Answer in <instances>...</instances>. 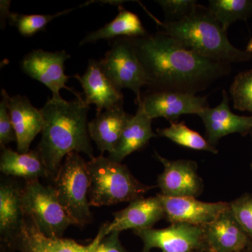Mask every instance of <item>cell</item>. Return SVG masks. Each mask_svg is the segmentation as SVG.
<instances>
[{"instance_id": "27", "label": "cell", "mask_w": 252, "mask_h": 252, "mask_svg": "<svg viewBox=\"0 0 252 252\" xmlns=\"http://www.w3.org/2000/svg\"><path fill=\"white\" fill-rule=\"evenodd\" d=\"M234 108L252 114V69L239 73L230 88Z\"/></svg>"}, {"instance_id": "18", "label": "cell", "mask_w": 252, "mask_h": 252, "mask_svg": "<svg viewBox=\"0 0 252 252\" xmlns=\"http://www.w3.org/2000/svg\"><path fill=\"white\" fill-rule=\"evenodd\" d=\"M8 247L21 252H91L90 244L85 246L71 239L46 236L26 217L21 230Z\"/></svg>"}, {"instance_id": "29", "label": "cell", "mask_w": 252, "mask_h": 252, "mask_svg": "<svg viewBox=\"0 0 252 252\" xmlns=\"http://www.w3.org/2000/svg\"><path fill=\"white\" fill-rule=\"evenodd\" d=\"M156 2L163 10L167 18L165 21H180L192 14L199 5L193 0H158Z\"/></svg>"}, {"instance_id": "12", "label": "cell", "mask_w": 252, "mask_h": 252, "mask_svg": "<svg viewBox=\"0 0 252 252\" xmlns=\"http://www.w3.org/2000/svg\"><path fill=\"white\" fill-rule=\"evenodd\" d=\"M114 220L106 223L99 228L98 233L94 240L97 243L114 231L123 230L149 229L165 217V211L159 197H149L136 199L130 202L128 206L124 210L115 212Z\"/></svg>"}, {"instance_id": "1", "label": "cell", "mask_w": 252, "mask_h": 252, "mask_svg": "<svg viewBox=\"0 0 252 252\" xmlns=\"http://www.w3.org/2000/svg\"><path fill=\"white\" fill-rule=\"evenodd\" d=\"M132 39L149 89L195 94L230 72L228 63L195 54L162 32Z\"/></svg>"}, {"instance_id": "23", "label": "cell", "mask_w": 252, "mask_h": 252, "mask_svg": "<svg viewBox=\"0 0 252 252\" xmlns=\"http://www.w3.org/2000/svg\"><path fill=\"white\" fill-rule=\"evenodd\" d=\"M148 34L137 15L119 6L117 17L104 27L88 34L79 45L95 43L102 39L111 41L119 37H142Z\"/></svg>"}, {"instance_id": "9", "label": "cell", "mask_w": 252, "mask_h": 252, "mask_svg": "<svg viewBox=\"0 0 252 252\" xmlns=\"http://www.w3.org/2000/svg\"><path fill=\"white\" fill-rule=\"evenodd\" d=\"M70 57L65 51L50 52L42 49L33 50L23 58L21 67L25 74L49 89L53 99L63 98L60 91L63 89L71 91L77 98H81L79 93L66 85L70 77L64 73V63Z\"/></svg>"}, {"instance_id": "31", "label": "cell", "mask_w": 252, "mask_h": 252, "mask_svg": "<svg viewBox=\"0 0 252 252\" xmlns=\"http://www.w3.org/2000/svg\"><path fill=\"white\" fill-rule=\"evenodd\" d=\"M120 232L114 231L104 237L97 243L90 244L91 252H128L121 242Z\"/></svg>"}, {"instance_id": "35", "label": "cell", "mask_w": 252, "mask_h": 252, "mask_svg": "<svg viewBox=\"0 0 252 252\" xmlns=\"http://www.w3.org/2000/svg\"><path fill=\"white\" fill-rule=\"evenodd\" d=\"M252 136V131L251 132Z\"/></svg>"}, {"instance_id": "34", "label": "cell", "mask_w": 252, "mask_h": 252, "mask_svg": "<svg viewBox=\"0 0 252 252\" xmlns=\"http://www.w3.org/2000/svg\"><path fill=\"white\" fill-rule=\"evenodd\" d=\"M200 252H210L209 250H204V251Z\"/></svg>"}, {"instance_id": "32", "label": "cell", "mask_w": 252, "mask_h": 252, "mask_svg": "<svg viewBox=\"0 0 252 252\" xmlns=\"http://www.w3.org/2000/svg\"><path fill=\"white\" fill-rule=\"evenodd\" d=\"M11 4V1H4L1 0L0 1V14H1V28L5 27L6 25V21L9 18L10 11L9 7Z\"/></svg>"}, {"instance_id": "14", "label": "cell", "mask_w": 252, "mask_h": 252, "mask_svg": "<svg viewBox=\"0 0 252 252\" xmlns=\"http://www.w3.org/2000/svg\"><path fill=\"white\" fill-rule=\"evenodd\" d=\"M161 200L165 218L170 223H187L204 226L228 210L226 202L205 203L195 198H171L158 194Z\"/></svg>"}, {"instance_id": "8", "label": "cell", "mask_w": 252, "mask_h": 252, "mask_svg": "<svg viewBox=\"0 0 252 252\" xmlns=\"http://www.w3.org/2000/svg\"><path fill=\"white\" fill-rule=\"evenodd\" d=\"M142 240V252L159 249L162 252H200L208 250L204 238V228L187 223H173L162 229L134 230Z\"/></svg>"}, {"instance_id": "24", "label": "cell", "mask_w": 252, "mask_h": 252, "mask_svg": "<svg viewBox=\"0 0 252 252\" xmlns=\"http://www.w3.org/2000/svg\"><path fill=\"white\" fill-rule=\"evenodd\" d=\"M207 10L227 32L232 23L251 16L252 0H210Z\"/></svg>"}, {"instance_id": "13", "label": "cell", "mask_w": 252, "mask_h": 252, "mask_svg": "<svg viewBox=\"0 0 252 252\" xmlns=\"http://www.w3.org/2000/svg\"><path fill=\"white\" fill-rule=\"evenodd\" d=\"M203 228L205 244L210 252H241L252 248V240L230 207Z\"/></svg>"}, {"instance_id": "20", "label": "cell", "mask_w": 252, "mask_h": 252, "mask_svg": "<svg viewBox=\"0 0 252 252\" xmlns=\"http://www.w3.org/2000/svg\"><path fill=\"white\" fill-rule=\"evenodd\" d=\"M137 112L123 131L119 142L109 158L122 162L125 158L147 145L151 139L157 137L152 130V119L146 114L143 106L138 102Z\"/></svg>"}, {"instance_id": "3", "label": "cell", "mask_w": 252, "mask_h": 252, "mask_svg": "<svg viewBox=\"0 0 252 252\" xmlns=\"http://www.w3.org/2000/svg\"><path fill=\"white\" fill-rule=\"evenodd\" d=\"M160 32L171 36L181 45L207 59L225 63L245 62L252 59L251 53L230 44L220 23L199 4L192 14L180 21H157Z\"/></svg>"}, {"instance_id": "30", "label": "cell", "mask_w": 252, "mask_h": 252, "mask_svg": "<svg viewBox=\"0 0 252 252\" xmlns=\"http://www.w3.org/2000/svg\"><path fill=\"white\" fill-rule=\"evenodd\" d=\"M12 142H17L14 126L4 99L0 102V146L1 149Z\"/></svg>"}, {"instance_id": "17", "label": "cell", "mask_w": 252, "mask_h": 252, "mask_svg": "<svg viewBox=\"0 0 252 252\" xmlns=\"http://www.w3.org/2000/svg\"><path fill=\"white\" fill-rule=\"evenodd\" d=\"M82 86L86 103L94 104L97 113L114 106L124 104V94L104 74L100 60H89L86 71L82 76H73Z\"/></svg>"}, {"instance_id": "6", "label": "cell", "mask_w": 252, "mask_h": 252, "mask_svg": "<svg viewBox=\"0 0 252 252\" xmlns=\"http://www.w3.org/2000/svg\"><path fill=\"white\" fill-rule=\"evenodd\" d=\"M21 203L25 217L49 238H63L68 227L74 225L60 202L54 187L42 185L39 180H26Z\"/></svg>"}, {"instance_id": "5", "label": "cell", "mask_w": 252, "mask_h": 252, "mask_svg": "<svg viewBox=\"0 0 252 252\" xmlns=\"http://www.w3.org/2000/svg\"><path fill=\"white\" fill-rule=\"evenodd\" d=\"M54 181L60 202L74 225L84 226L91 223L90 177L84 158L77 152L68 154Z\"/></svg>"}, {"instance_id": "15", "label": "cell", "mask_w": 252, "mask_h": 252, "mask_svg": "<svg viewBox=\"0 0 252 252\" xmlns=\"http://www.w3.org/2000/svg\"><path fill=\"white\" fill-rule=\"evenodd\" d=\"M1 96L7 105L16 132L17 152L27 153L32 141L42 131L44 118L41 109L34 107L26 96L17 94L11 97L4 89L1 90Z\"/></svg>"}, {"instance_id": "21", "label": "cell", "mask_w": 252, "mask_h": 252, "mask_svg": "<svg viewBox=\"0 0 252 252\" xmlns=\"http://www.w3.org/2000/svg\"><path fill=\"white\" fill-rule=\"evenodd\" d=\"M22 189L11 182L0 185V235L7 246L21 230L25 217L21 203Z\"/></svg>"}, {"instance_id": "22", "label": "cell", "mask_w": 252, "mask_h": 252, "mask_svg": "<svg viewBox=\"0 0 252 252\" xmlns=\"http://www.w3.org/2000/svg\"><path fill=\"white\" fill-rule=\"evenodd\" d=\"M1 150L0 170L5 175L22 177L26 180L51 177L37 149L23 154L8 147Z\"/></svg>"}, {"instance_id": "11", "label": "cell", "mask_w": 252, "mask_h": 252, "mask_svg": "<svg viewBox=\"0 0 252 252\" xmlns=\"http://www.w3.org/2000/svg\"><path fill=\"white\" fill-rule=\"evenodd\" d=\"M164 167L158 177L160 193L171 198H196L204 189L203 181L198 174V165L191 160H169L155 152Z\"/></svg>"}, {"instance_id": "26", "label": "cell", "mask_w": 252, "mask_h": 252, "mask_svg": "<svg viewBox=\"0 0 252 252\" xmlns=\"http://www.w3.org/2000/svg\"><path fill=\"white\" fill-rule=\"evenodd\" d=\"M76 9L77 8L67 9L55 14L26 15L10 13L8 20L10 25L16 28L21 35L31 37L39 32L44 31L47 25L55 18L69 14Z\"/></svg>"}, {"instance_id": "28", "label": "cell", "mask_w": 252, "mask_h": 252, "mask_svg": "<svg viewBox=\"0 0 252 252\" xmlns=\"http://www.w3.org/2000/svg\"><path fill=\"white\" fill-rule=\"evenodd\" d=\"M229 203L235 219L252 240V194H243Z\"/></svg>"}, {"instance_id": "25", "label": "cell", "mask_w": 252, "mask_h": 252, "mask_svg": "<svg viewBox=\"0 0 252 252\" xmlns=\"http://www.w3.org/2000/svg\"><path fill=\"white\" fill-rule=\"evenodd\" d=\"M158 135L165 137L176 144L193 150L204 151L217 154L218 151L215 147L196 131L191 130L186 126L185 122H170V126L165 128L158 129Z\"/></svg>"}, {"instance_id": "2", "label": "cell", "mask_w": 252, "mask_h": 252, "mask_svg": "<svg viewBox=\"0 0 252 252\" xmlns=\"http://www.w3.org/2000/svg\"><path fill=\"white\" fill-rule=\"evenodd\" d=\"M89 109L90 106L82 97L72 101L49 99L41 109L44 126L36 149L53 180L68 154L84 153L94 158L88 122Z\"/></svg>"}, {"instance_id": "10", "label": "cell", "mask_w": 252, "mask_h": 252, "mask_svg": "<svg viewBox=\"0 0 252 252\" xmlns=\"http://www.w3.org/2000/svg\"><path fill=\"white\" fill-rule=\"evenodd\" d=\"M138 102L142 104L146 114L152 120L155 118L163 117L170 122L184 114L198 115L209 107L207 97L179 91L152 89L142 94Z\"/></svg>"}, {"instance_id": "4", "label": "cell", "mask_w": 252, "mask_h": 252, "mask_svg": "<svg viewBox=\"0 0 252 252\" xmlns=\"http://www.w3.org/2000/svg\"><path fill=\"white\" fill-rule=\"evenodd\" d=\"M90 177L91 206H109L132 202L144 197L153 189L144 185L131 173L128 167L100 155L87 162Z\"/></svg>"}, {"instance_id": "19", "label": "cell", "mask_w": 252, "mask_h": 252, "mask_svg": "<svg viewBox=\"0 0 252 252\" xmlns=\"http://www.w3.org/2000/svg\"><path fill=\"white\" fill-rule=\"evenodd\" d=\"M132 117L124 110V104H122L97 113L96 117L89 122L91 139L102 154L114 152L123 131Z\"/></svg>"}, {"instance_id": "16", "label": "cell", "mask_w": 252, "mask_h": 252, "mask_svg": "<svg viewBox=\"0 0 252 252\" xmlns=\"http://www.w3.org/2000/svg\"><path fill=\"white\" fill-rule=\"evenodd\" d=\"M221 102L214 108L205 109L198 114L206 130L207 140L215 147L220 139L233 133L246 135L252 131V116L233 114L229 107L228 93L223 91Z\"/></svg>"}, {"instance_id": "33", "label": "cell", "mask_w": 252, "mask_h": 252, "mask_svg": "<svg viewBox=\"0 0 252 252\" xmlns=\"http://www.w3.org/2000/svg\"><path fill=\"white\" fill-rule=\"evenodd\" d=\"M241 252H252V248H249V249H248V250H244V251Z\"/></svg>"}, {"instance_id": "7", "label": "cell", "mask_w": 252, "mask_h": 252, "mask_svg": "<svg viewBox=\"0 0 252 252\" xmlns=\"http://www.w3.org/2000/svg\"><path fill=\"white\" fill-rule=\"evenodd\" d=\"M110 49L100 60L102 70L119 90L128 89L140 101L142 86L148 85L147 75L136 54L132 38L119 37L111 41Z\"/></svg>"}]
</instances>
